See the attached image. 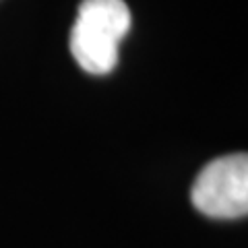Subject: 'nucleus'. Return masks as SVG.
<instances>
[{"label": "nucleus", "instance_id": "f257e3e1", "mask_svg": "<svg viewBox=\"0 0 248 248\" xmlns=\"http://www.w3.org/2000/svg\"><path fill=\"white\" fill-rule=\"evenodd\" d=\"M128 29L130 9L124 0H83L71 29L73 58L89 75L112 73Z\"/></svg>", "mask_w": 248, "mask_h": 248}, {"label": "nucleus", "instance_id": "f03ea898", "mask_svg": "<svg viewBox=\"0 0 248 248\" xmlns=\"http://www.w3.org/2000/svg\"><path fill=\"white\" fill-rule=\"evenodd\" d=\"M192 205L215 219H238L248 213V157L223 155L201 170L190 190Z\"/></svg>", "mask_w": 248, "mask_h": 248}]
</instances>
